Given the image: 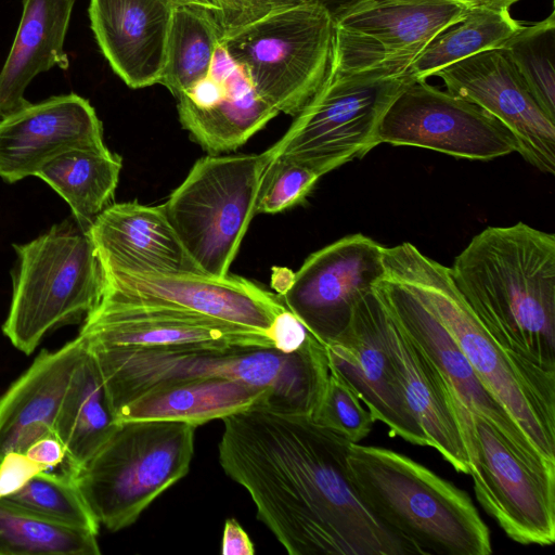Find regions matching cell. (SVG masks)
<instances>
[{
    "label": "cell",
    "instance_id": "1",
    "mask_svg": "<svg viewBox=\"0 0 555 555\" xmlns=\"http://www.w3.org/2000/svg\"><path fill=\"white\" fill-rule=\"evenodd\" d=\"M224 473L250 495L258 519L291 555H408L350 478V441L310 414L264 406L222 418Z\"/></svg>",
    "mask_w": 555,
    "mask_h": 555
},
{
    "label": "cell",
    "instance_id": "2",
    "mask_svg": "<svg viewBox=\"0 0 555 555\" xmlns=\"http://www.w3.org/2000/svg\"><path fill=\"white\" fill-rule=\"evenodd\" d=\"M452 280L507 351L555 372V235L525 222L488 227L455 257Z\"/></svg>",
    "mask_w": 555,
    "mask_h": 555
},
{
    "label": "cell",
    "instance_id": "3",
    "mask_svg": "<svg viewBox=\"0 0 555 555\" xmlns=\"http://www.w3.org/2000/svg\"><path fill=\"white\" fill-rule=\"evenodd\" d=\"M385 276L410 291L446 327L480 382L555 464V372L505 350L456 288L450 268L404 242L383 248Z\"/></svg>",
    "mask_w": 555,
    "mask_h": 555
},
{
    "label": "cell",
    "instance_id": "4",
    "mask_svg": "<svg viewBox=\"0 0 555 555\" xmlns=\"http://www.w3.org/2000/svg\"><path fill=\"white\" fill-rule=\"evenodd\" d=\"M86 346L98 363L114 415L156 385L191 378L244 382L269 390L275 411L311 415L330 374L325 346L314 336L291 353L273 347L218 350Z\"/></svg>",
    "mask_w": 555,
    "mask_h": 555
},
{
    "label": "cell",
    "instance_id": "5",
    "mask_svg": "<svg viewBox=\"0 0 555 555\" xmlns=\"http://www.w3.org/2000/svg\"><path fill=\"white\" fill-rule=\"evenodd\" d=\"M350 478L373 515L422 555H489L490 532L468 494L393 450L350 443Z\"/></svg>",
    "mask_w": 555,
    "mask_h": 555
},
{
    "label": "cell",
    "instance_id": "6",
    "mask_svg": "<svg viewBox=\"0 0 555 555\" xmlns=\"http://www.w3.org/2000/svg\"><path fill=\"white\" fill-rule=\"evenodd\" d=\"M13 247L12 300L2 332L30 354L51 331L85 320L102 297L104 278L95 247L76 221Z\"/></svg>",
    "mask_w": 555,
    "mask_h": 555
},
{
    "label": "cell",
    "instance_id": "7",
    "mask_svg": "<svg viewBox=\"0 0 555 555\" xmlns=\"http://www.w3.org/2000/svg\"><path fill=\"white\" fill-rule=\"evenodd\" d=\"M195 429L176 421L119 422L75 477L99 524L109 531L129 527L183 478L194 455Z\"/></svg>",
    "mask_w": 555,
    "mask_h": 555
},
{
    "label": "cell",
    "instance_id": "8",
    "mask_svg": "<svg viewBox=\"0 0 555 555\" xmlns=\"http://www.w3.org/2000/svg\"><path fill=\"white\" fill-rule=\"evenodd\" d=\"M269 151L199 158L166 203L165 214L185 253L206 274L225 276L256 215Z\"/></svg>",
    "mask_w": 555,
    "mask_h": 555
},
{
    "label": "cell",
    "instance_id": "9",
    "mask_svg": "<svg viewBox=\"0 0 555 555\" xmlns=\"http://www.w3.org/2000/svg\"><path fill=\"white\" fill-rule=\"evenodd\" d=\"M334 21L311 4L272 8L222 35L220 43L259 95L296 116L325 81L332 62Z\"/></svg>",
    "mask_w": 555,
    "mask_h": 555
},
{
    "label": "cell",
    "instance_id": "10",
    "mask_svg": "<svg viewBox=\"0 0 555 555\" xmlns=\"http://www.w3.org/2000/svg\"><path fill=\"white\" fill-rule=\"evenodd\" d=\"M413 82L408 73L328 72L287 131L268 149L272 160L293 159L322 177L362 158L379 144L377 132L385 113Z\"/></svg>",
    "mask_w": 555,
    "mask_h": 555
},
{
    "label": "cell",
    "instance_id": "11",
    "mask_svg": "<svg viewBox=\"0 0 555 555\" xmlns=\"http://www.w3.org/2000/svg\"><path fill=\"white\" fill-rule=\"evenodd\" d=\"M446 385L479 504L513 541L525 545H552L555 542V481L529 468L500 433L482 415L467 408L447 382Z\"/></svg>",
    "mask_w": 555,
    "mask_h": 555
},
{
    "label": "cell",
    "instance_id": "12",
    "mask_svg": "<svg viewBox=\"0 0 555 555\" xmlns=\"http://www.w3.org/2000/svg\"><path fill=\"white\" fill-rule=\"evenodd\" d=\"M472 8L464 0H363L333 20L330 72L404 74L440 30Z\"/></svg>",
    "mask_w": 555,
    "mask_h": 555
},
{
    "label": "cell",
    "instance_id": "13",
    "mask_svg": "<svg viewBox=\"0 0 555 555\" xmlns=\"http://www.w3.org/2000/svg\"><path fill=\"white\" fill-rule=\"evenodd\" d=\"M101 267L102 296L128 305L184 311L267 335L286 308L279 295L230 273Z\"/></svg>",
    "mask_w": 555,
    "mask_h": 555
},
{
    "label": "cell",
    "instance_id": "14",
    "mask_svg": "<svg viewBox=\"0 0 555 555\" xmlns=\"http://www.w3.org/2000/svg\"><path fill=\"white\" fill-rule=\"evenodd\" d=\"M377 140L470 160L517 152L514 135L500 120L426 80L411 83L397 96L380 121Z\"/></svg>",
    "mask_w": 555,
    "mask_h": 555
},
{
    "label": "cell",
    "instance_id": "15",
    "mask_svg": "<svg viewBox=\"0 0 555 555\" xmlns=\"http://www.w3.org/2000/svg\"><path fill=\"white\" fill-rule=\"evenodd\" d=\"M383 248L362 233L312 253L279 287L282 304L323 345L348 327L358 302L384 278Z\"/></svg>",
    "mask_w": 555,
    "mask_h": 555
},
{
    "label": "cell",
    "instance_id": "16",
    "mask_svg": "<svg viewBox=\"0 0 555 555\" xmlns=\"http://www.w3.org/2000/svg\"><path fill=\"white\" fill-rule=\"evenodd\" d=\"M373 291L403 333L430 360L460 400L482 415L512 451L541 477L555 481L546 461L522 429L480 382L456 341L439 320L404 286L386 278Z\"/></svg>",
    "mask_w": 555,
    "mask_h": 555
},
{
    "label": "cell",
    "instance_id": "17",
    "mask_svg": "<svg viewBox=\"0 0 555 555\" xmlns=\"http://www.w3.org/2000/svg\"><path fill=\"white\" fill-rule=\"evenodd\" d=\"M447 91L500 120L514 135L517 153L538 170L555 173V122L540 108L501 49L481 51L435 74Z\"/></svg>",
    "mask_w": 555,
    "mask_h": 555
},
{
    "label": "cell",
    "instance_id": "18",
    "mask_svg": "<svg viewBox=\"0 0 555 555\" xmlns=\"http://www.w3.org/2000/svg\"><path fill=\"white\" fill-rule=\"evenodd\" d=\"M88 345L120 348L273 347L271 338L227 322L179 310L128 305L101 297L78 334Z\"/></svg>",
    "mask_w": 555,
    "mask_h": 555
},
{
    "label": "cell",
    "instance_id": "19",
    "mask_svg": "<svg viewBox=\"0 0 555 555\" xmlns=\"http://www.w3.org/2000/svg\"><path fill=\"white\" fill-rule=\"evenodd\" d=\"M377 306L374 291L367 293L356 306L346 331L324 345L330 370L357 393L375 421L388 427L390 435L428 447L380 338Z\"/></svg>",
    "mask_w": 555,
    "mask_h": 555
},
{
    "label": "cell",
    "instance_id": "20",
    "mask_svg": "<svg viewBox=\"0 0 555 555\" xmlns=\"http://www.w3.org/2000/svg\"><path fill=\"white\" fill-rule=\"evenodd\" d=\"M105 146L88 100L76 93L51 96L0 119V178L14 183L67 150Z\"/></svg>",
    "mask_w": 555,
    "mask_h": 555
},
{
    "label": "cell",
    "instance_id": "21",
    "mask_svg": "<svg viewBox=\"0 0 555 555\" xmlns=\"http://www.w3.org/2000/svg\"><path fill=\"white\" fill-rule=\"evenodd\" d=\"M176 4L173 0H90L94 38L128 87L158 83Z\"/></svg>",
    "mask_w": 555,
    "mask_h": 555
},
{
    "label": "cell",
    "instance_id": "22",
    "mask_svg": "<svg viewBox=\"0 0 555 555\" xmlns=\"http://www.w3.org/2000/svg\"><path fill=\"white\" fill-rule=\"evenodd\" d=\"M86 353L79 335L57 350H42L0 397V460L55 435L60 406Z\"/></svg>",
    "mask_w": 555,
    "mask_h": 555
},
{
    "label": "cell",
    "instance_id": "23",
    "mask_svg": "<svg viewBox=\"0 0 555 555\" xmlns=\"http://www.w3.org/2000/svg\"><path fill=\"white\" fill-rule=\"evenodd\" d=\"M376 317L380 338L397 372L405 401L424 431L428 447L434 448L457 473L469 475L465 443L442 375L398 326L379 299Z\"/></svg>",
    "mask_w": 555,
    "mask_h": 555
},
{
    "label": "cell",
    "instance_id": "24",
    "mask_svg": "<svg viewBox=\"0 0 555 555\" xmlns=\"http://www.w3.org/2000/svg\"><path fill=\"white\" fill-rule=\"evenodd\" d=\"M87 232L101 264L199 271L181 245L163 205L111 204Z\"/></svg>",
    "mask_w": 555,
    "mask_h": 555
},
{
    "label": "cell",
    "instance_id": "25",
    "mask_svg": "<svg viewBox=\"0 0 555 555\" xmlns=\"http://www.w3.org/2000/svg\"><path fill=\"white\" fill-rule=\"evenodd\" d=\"M264 406L274 410L272 393L228 378H191L152 387L115 412L116 421H176L195 425Z\"/></svg>",
    "mask_w": 555,
    "mask_h": 555
},
{
    "label": "cell",
    "instance_id": "26",
    "mask_svg": "<svg viewBox=\"0 0 555 555\" xmlns=\"http://www.w3.org/2000/svg\"><path fill=\"white\" fill-rule=\"evenodd\" d=\"M75 0H23L21 22L0 72V119L28 105L30 81L54 66L67 69L64 40Z\"/></svg>",
    "mask_w": 555,
    "mask_h": 555
},
{
    "label": "cell",
    "instance_id": "27",
    "mask_svg": "<svg viewBox=\"0 0 555 555\" xmlns=\"http://www.w3.org/2000/svg\"><path fill=\"white\" fill-rule=\"evenodd\" d=\"M209 74L222 82L223 98L209 109L182 115L179 119L191 138L210 154L234 151L279 111L259 95L244 69L221 43L216 49Z\"/></svg>",
    "mask_w": 555,
    "mask_h": 555
},
{
    "label": "cell",
    "instance_id": "28",
    "mask_svg": "<svg viewBox=\"0 0 555 555\" xmlns=\"http://www.w3.org/2000/svg\"><path fill=\"white\" fill-rule=\"evenodd\" d=\"M117 425L100 369L87 348L55 421V435L66 450L68 464L78 472Z\"/></svg>",
    "mask_w": 555,
    "mask_h": 555
},
{
    "label": "cell",
    "instance_id": "29",
    "mask_svg": "<svg viewBox=\"0 0 555 555\" xmlns=\"http://www.w3.org/2000/svg\"><path fill=\"white\" fill-rule=\"evenodd\" d=\"M121 158L105 147H74L43 164L35 177L49 184L70 207L74 220L88 231L112 204Z\"/></svg>",
    "mask_w": 555,
    "mask_h": 555
},
{
    "label": "cell",
    "instance_id": "30",
    "mask_svg": "<svg viewBox=\"0 0 555 555\" xmlns=\"http://www.w3.org/2000/svg\"><path fill=\"white\" fill-rule=\"evenodd\" d=\"M508 10L473 7L460 21L440 30L406 69L415 80H426L446 66L481 51L500 49L521 28Z\"/></svg>",
    "mask_w": 555,
    "mask_h": 555
},
{
    "label": "cell",
    "instance_id": "31",
    "mask_svg": "<svg viewBox=\"0 0 555 555\" xmlns=\"http://www.w3.org/2000/svg\"><path fill=\"white\" fill-rule=\"evenodd\" d=\"M221 37V29L210 12L176 4L158 83L177 98L206 78Z\"/></svg>",
    "mask_w": 555,
    "mask_h": 555
},
{
    "label": "cell",
    "instance_id": "32",
    "mask_svg": "<svg viewBox=\"0 0 555 555\" xmlns=\"http://www.w3.org/2000/svg\"><path fill=\"white\" fill-rule=\"evenodd\" d=\"M96 537L0 499V555H99Z\"/></svg>",
    "mask_w": 555,
    "mask_h": 555
},
{
    "label": "cell",
    "instance_id": "33",
    "mask_svg": "<svg viewBox=\"0 0 555 555\" xmlns=\"http://www.w3.org/2000/svg\"><path fill=\"white\" fill-rule=\"evenodd\" d=\"M75 477L67 473L42 470L4 499L49 521L98 534L100 524Z\"/></svg>",
    "mask_w": 555,
    "mask_h": 555
},
{
    "label": "cell",
    "instance_id": "34",
    "mask_svg": "<svg viewBox=\"0 0 555 555\" xmlns=\"http://www.w3.org/2000/svg\"><path fill=\"white\" fill-rule=\"evenodd\" d=\"M500 49L540 108L555 122V11L541 22L521 26Z\"/></svg>",
    "mask_w": 555,
    "mask_h": 555
},
{
    "label": "cell",
    "instance_id": "35",
    "mask_svg": "<svg viewBox=\"0 0 555 555\" xmlns=\"http://www.w3.org/2000/svg\"><path fill=\"white\" fill-rule=\"evenodd\" d=\"M311 417L319 425L341 434L351 443L363 440L375 422L357 393L331 370Z\"/></svg>",
    "mask_w": 555,
    "mask_h": 555
},
{
    "label": "cell",
    "instance_id": "36",
    "mask_svg": "<svg viewBox=\"0 0 555 555\" xmlns=\"http://www.w3.org/2000/svg\"><path fill=\"white\" fill-rule=\"evenodd\" d=\"M321 178L306 165L276 158L266 171L256 214H278L302 203Z\"/></svg>",
    "mask_w": 555,
    "mask_h": 555
},
{
    "label": "cell",
    "instance_id": "37",
    "mask_svg": "<svg viewBox=\"0 0 555 555\" xmlns=\"http://www.w3.org/2000/svg\"><path fill=\"white\" fill-rule=\"evenodd\" d=\"M268 335L273 348L285 353L301 349L313 336L287 308L274 318Z\"/></svg>",
    "mask_w": 555,
    "mask_h": 555
},
{
    "label": "cell",
    "instance_id": "38",
    "mask_svg": "<svg viewBox=\"0 0 555 555\" xmlns=\"http://www.w3.org/2000/svg\"><path fill=\"white\" fill-rule=\"evenodd\" d=\"M44 470L25 453L10 452L0 460V499L17 491L34 475Z\"/></svg>",
    "mask_w": 555,
    "mask_h": 555
},
{
    "label": "cell",
    "instance_id": "39",
    "mask_svg": "<svg viewBox=\"0 0 555 555\" xmlns=\"http://www.w3.org/2000/svg\"><path fill=\"white\" fill-rule=\"evenodd\" d=\"M219 2L221 11L217 24L222 35L261 17L272 9L269 0H219Z\"/></svg>",
    "mask_w": 555,
    "mask_h": 555
},
{
    "label": "cell",
    "instance_id": "40",
    "mask_svg": "<svg viewBox=\"0 0 555 555\" xmlns=\"http://www.w3.org/2000/svg\"><path fill=\"white\" fill-rule=\"evenodd\" d=\"M44 470L64 472L75 475L77 472L68 464L66 450L56 435L42 437L33 442L24 452Z\"/></svg>",
    "mask_w": 555,
    "mask_h": 555
},
{
    "label": "cell",
    "instance_id": "41",
    "mask_svg": "<svg viewBox=\"0 0 555 555\" xmlns=\"http://www.w3.org/2000/svg\"><path fill=\"white\" fill-rule=\"evenodd\" d=\"M254 553V544L240 522L234 518L227 519L223 527L221 554L253 555Z\"/></svg>",
    "mask_w": 555,
    "mask_h": 555
},
{
    "label": "cell",
    "instance_id": "42",
    "mask_svg": "<svg viewBox=\"0 0 555 555\" xmlns=\"http://www.w3.org/2000/svg\"><path fill=\"white\" fill-rule=\"evenodd\" d=\"M272 8L311 4L324 9L333 20L363 0H269Z\"/></svg>",
    "mask_w": 555,
    "mask_h": 555
},
{
    "label": "cell",
    "instance_id": "43",
    "mask_svg": "<svg viewBox=\"0 0 555 555\" xmlns=\"http://www.w3.org/2000/svg\"><path fill=\"white\" fill-rule=\"evenodd\" d=\"M177 4H184L190 7L199 8L210 12L216 22L221 11L219 0H173Z\"/></svg>",
    "mask_w": 555,
    "mask_h": 555
},
{
    "label": "cell",
    "instance_id": "44",
    "mask_svg": "<svg viewBox=\"0 0 555 555\" xmlns=\"http://www.w3.org/2000/svg\"><path fill=\"white\" fill-rule=\"evenodd\" d=\"M472 7H485L496 10H509V7L519 0H464Z\"/></svg>",
    "mask_w": 555,
    "mask_h": 555
}]
</instances>
